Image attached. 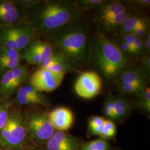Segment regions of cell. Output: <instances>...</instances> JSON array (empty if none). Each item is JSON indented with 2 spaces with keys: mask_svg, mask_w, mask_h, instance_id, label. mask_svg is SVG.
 <instances>
[{
  "mask_svg": "<svg viewBox=\"0 0 150 150\" xmlns=\"http://www.w3.org/2000/svg\"><path fill=\"white\" fill-rule=\"evenodd\" d=\"M27 68L20 64L0 77V101L11 100L21 86L29 80Z\"/></svg>",
  "mask_w": 150,
  "mask_h": 150,
  "instance_id": "8992f818",
  "label": "cell"
},
{
  "mask_svg": "<svg viewBox=\"0 0 150 150\" xmlns=\"http://www.w3.org/2000/svg\"><path fill=\"white\" fill-rule=\"evenodd\" d=\"M134 107V105L132 102L123 95L115 96V120L120 121L126 118L130 114Z\"/></svg>",
  "mask_w": 150,
  "mask_h": 150,
  "instance_id": "e0dca14e",
  "label": "cell"
},
{
  "mask_svg": "<svg viewBox=\"0 0 150 150\" xmlns=\"http://www.w3.org/2000/svg\"><path fill=\"white\" fill-rule=\"evenodd\" d=\"M28 23L36 32L49 35L59 29L76 23L82 10L70 1H26Z\"/></svg>",
  "mask_w": 150,
  "mask_h": 150,
  "instance_id": "6da1fadb",
  "label": "cell"
},
{
  "mask_svg": "<svg viewBox=\"0 0 150 150\" xmlns=\"http://www.w3.org/2000/svg\"><path fill=\"white\" fill-rule=\"evenodd\" d=\"M149 20H146L141 22L137 27H136L131 33L134 35L136 38H139L142 40L145 38L146 33L148 32V23Z\"/></svg>",
  "mask_w": 150,
  "mask_h": 150,
  "instance_id": "4dcf8cb0",
  "label": "cell"
},
{
  "mask_svg": "<svg viewBox=\"0 0 150 150\" xmlns=\"http://www.w3.org/2000/svg\"><path fill=\"white\" fill-rule=\"evenodd\" d=\"M139 105L146 112L150 113V87L146 86L145 91L139 96Z\"/></svg>",
  "mask_w": 150,
  "mask_h": 150,
  "instance_id": "f546056e",
  "label": "cell"
},
{
  "mask_svg": "<svg viewBox=\"0 0 150 150\" xmlns=\"http://www.w3.org/2000/svg\"><path fill=\"white\" fill-rule=\"evenodd\" d=\"M46 150H79L77 139L64 131H56L46 143Z\"/></svg>",
  "mask_w": 150,
  "mask_h": 150,
  "instance_id": "30bf717a",
  "label": "cell"
},
{
  "mask_svg": "<svg viewBox=\"0 0 150 150\" xmlns=\"http://www.w3.org/2000/svg\"><path fill=\"white\" fill-rule=\"evenodd\" d=\"M20 9L13 2L0 1V26L23 23Z\"/></svg>",
  "mask_w": 150,
  "mask_h": 150,
  "instance_id": "7c38bea8",
  "label": "cell"
},
{
  "mask_svg": "<svg viewBox=\"0 0 150 150\" xmlns=\"http://www.w3.org/2000/svg\"><path fill=\"white\" fill-rule=\"evenodd\" d=\"M21 51L10 48H0V77L21 64Z\"/></svg>",
  "mask_w": 150,
  "mask_h": 150,
  "instance_id": "4fadbf2b",
  "label": "cell"
},
{
  "mask_svg": "<svg viewBox=\"0 0 150 150\" xmlns=\"http://www.w3.org/2000/svg\"><path fill=\"white\" fill-rule=\"evenodd\" d=\"M52 45L76 69L86 66L90 59L88 28L75 23L48 35Z\"/></svg>",
  "mask_w": 150,
  "mask_h": 150,
  "instance_id": "7a4b0ae2",
  "label": "cell"
},
{
  "mask_svg": "<svg viewBox=\"0 0 150 150\" xmlns=\"http://www.w3.org/2000/svg\"><path fill=\"white\" fill-rule=\"evenodd\" d=\"M48 117L54 129L65 131L72 126L74 122V115L70 108L59 107L48 113Z\"/></svg>",
  "mask_w": 150,
  "mask_h": 150,
  "instance_id": "8fae6325",
  "label": "cell"
},
{
  "mask_svg": "<svg viewBox=\"0 0 150 150\" xmlns=\"http://www.w3.org/2000/svg\"><path fill=\"white\" fill-rule=\"evenodd\" d=\"M22 58L25 59L28 64L37 65L40 66L45 61L43 58L36 52L27 46L23 50Z\"/></svg>",
  "mask_w": 150,
  "mask_h": 150,
  "instance_id": "7402d4cb",
  "label": "cell"
},
{
  "mask_svg": "<svg viewBox=\"0 0 150 150\" xmlns=\"http://www.w3.org/2000/svg\"><path fill=\"white\" fill-rule=\"evenodd\" d=\"M14 106L12 100L0 101V130L7 123L11 109Z\"/></svg>",
  "mask_w": 150,
  "mask_h": 150,
  "instance_id": "44dd1931",
  "label": "cell"
},
{
  "mask_svg": "<svg viewBox=\"0 0 150 150\" xmlns=\"http://www.w3.org/2000/svg\"><path fill=\"white\" fill-rule=\"evenodd\" d=\"M127 4H131L132 6L141 9H148L150 7V0H134V1H127Z\"/></svg>",
  "mask_w": 150,
  "mask_h": 150,
  "instance_id": "836d02e7",
  "label": "cell"
},
{
  "mask_svg": "<svg viewBox=\"0 0 150 150\" xmlns=\"http://www.w3.org/2000/svg\"><path fill=\"white\" fill-rule=\"evenodd\" d=\"M109 147L107 141L103 139H98L83 144L80 150H108Z\"/></svg>",
  "mask_w": 150,
  "mask_h": 150,
  "instance_id": "603a6c76",
  "label": "cell"
},
{
  "mask_svg": "<svg viewBox=\"0 0 150 150\" xmlns=\"http://www.w3.org/2000/svg\"><path fill=\"white\" fill-rule=\"evenodd\" d=\"M102 87L101 76L93 71L81 73L74 85L76 93L84 99H91L97 96L101 93Z\"/></svg>",
  "mask_w": 150,
  "mask_h": 150,
  "instance_id": "52a82bcc",
  "label": "cell"
},
{
  "mask_svg": "<svg viewBox=\"0 0 150 150\" xmlns=\"http://www.w3.org/2000/svg\"><path fill=\"white\" fill-rule=\"evenodd\" d=\"M23 113L32 139L39 144H45L52 137L55 129L48 113L40 109H31Z\"/></svg>",
  "mask_w": 150,
  "mask_h": 150,
  "instance_id": "5b68a950",
  "label": "cell"
},
{
  "mask_svg": "<svg viewBox=\"0 0 150 150\" xmlns=\"http://www.w3.org/2000/svg\"><path fill=\"white\" fill-rule=\"evenodd\" d=\"M129 7L118 1H104L95 8L97 21H100L116 16L128 10Z\"/></svg>",
  "mask_w": 150,
  "mask_h": 150,
  "instance_id": "5bb4252c",
  "label": "cell"
},
{
  "mask_svg": "<svg viewBox=\"0 0 150 150\" xmlns=\"http://www.w3.org/2000/svg\"><path fill=\"white\" fill-rule=\"evenodd\" d=\"M147 55H149L150 51V33L149 31L143 39Z\"/></svg>",
  "mask_w": 150,
  "mask_h": 150,
  "instance_id": "e575fe53",
  "label": "cell"
},
{
  "mask_svg": "<svg viewBox=\"0 0 150 150\" xmlns=\"http://www.w3.org/2000/svg\"><path fill=\"white\" fill-rule=\"evenodd\" d=\"M115 96L108 95L105 100L103 103V115L109 118V120H115Z\"/></svg>",
  "mask_w": 150,
  "mask_h": 150,
  "instance_id": "d4e9b609",
  "label": "cell"
},
{
  "mask_svg": "<svg viewBox=\"0 0 150 150\" xmlns=\"http://www.w3.org/2000/svg\"><path fill=\"white\" fill-rule=\"evenodd\" d=\"M147 20L148 17L144 13H134L123 22L116 32L119 37L121 38L125 35L131 33L141 22Z\"/></svg>",
  "mask_w": 150,
  "mask_h": 150,
  "instance_id": "ac0fdd59",
  "label": "cell"
},
{
  "mask_svg": "<svg viewBox=\"0 0 150 150\" xmlns=\"http://www.w3.org/2000/svg\"><path fill=\"white\" fill-rule=\"evenodd\" d=\"M16 93H20L28 97L38 103V105H41L43 107H47L50 106V101L42 92L38 91L35 87L29 85H23L20 87Z\"/></svg>",
  "mask_w": 150,
  "mask_h": 150,
  "instance_id": "d6986e66",
  "label": "cell"
},
{
  "mask_svg": "<svg viewBox=\"0 0 150 150\" xmlns=\"http://www.w3.org/2000/svg\"><path fill=\"white\" fill-rule=\"evenodd\" d=\"M134 13L131 8L120 13L116 16L108 18L98 22L103 31L110 32H116L118 28L126 20Z\"/></svg>",
  "mask_w": 150,
  "mask_h": 150,
  "instance_id": "2e32d148",
  "label": "cell"
},
{
  "mask_svg": "<svg viewBox=\"0 0 150 150\" xmlns=\"http://www.w3.org/2000/svg\"><path fill=\"white\" fill-rule=\"evenodd\" d=\"M89 61L107 80L118 77L128 64L115 42L103 35H97L90 43Z\"/></svg>",
  "mask_w": 150,
  "mask_h": 150,
  "instance_id": "3957f363",
  "label": "cell"
},
{
  "mask_svg": "<svg viewBox=\"0 0 150 150\" xmlns=\"http://www.w3.org/2000/svg\"><path fill=\"white\" fill-rule=\"evenodd\" d=\"M105 119L101 116H92L88 120V129L92 134L100 135L102 131Z\"/></svg>",
  "mask_w": 150,
  "mask_h": 150,
  "instance_id": "cb8c5ba5",
  "label": "cell"
},
{
  "mask_svg": "<svg viewBox=\"0 0 150 150\" xmlns=\"http://www.w3.org/2000/svg\"><path fill=\"white\" fill-rule=\"evenodd\" d=\"M115 43L127 59L129 58H134L137 57L134 50L128 44L125 43L121 39L115 42Z\"/></svg>",
  "mask_w": 150,
  "mask_h": 150,
  "instance_id": "f1b7e54d",
  "label": "cell"
},
{
  "mask_svg": "<svg viewBox=\"0 0 150 150\" xmlns=\"http://www.w3.org/2000/svg\"><path fill=\"white\" fill-rule=\"evenodd\" d=\"M104 2V0H78L74 2L81 10H90L96 8Z\"/></svg>",
  "mask_w": 150,
  "mask_h": 150,
  "instance_id": "83f0119b",
  "label": "cell"
},
{
  "mask_svg": "<svg viewBox=\"0 0 150 150\" xmlns=\"http://www.w3.org/2000/svg\"><path fill=\"white\" fill-rule=\"evenodd\" d=\"M64 74L50 71L40 68L30 75V84L41 92H51L62 83Z\"/></svg>",
  "mask_w": 150,
  "mask_h": 150,
  "instance_id": "ba28073f",
  "label": "cell"
},
{
  "mask_svg": "<svg viewBox=\"0 0 150 150\" xmlns=\"http://www.w3.org/2000/svg\"><path fill=\"white\" fill-rule=\"evenodd\" d=\"M118 81L129 83L142 90H145L148 79L141 69L130 67H126L120 74Z\"/></svg>",
  "mask_w": 150,
  "mask_h": 150,
  "instance_id": "9a60e30c",
  "label": "cell"
},
{
  "mask_svg": "<svg viewBox=\"0 0 150 150\" xmlns=\"http://www.w3.org/2000/svg\"><path fill=\"white\" fill-rule=\"evenodd\" d=\"M15 42L17 48L21 51L35 40L36 32L27 23L1 26Z\"/></svg>",
  "mask_w": 150,
  "mask_h": 150,
  "instance_id": "9c48e42d",
  "label": "cell"
},
{
  "mask_svg": "<svg viewBox=\"0 0 150 150\" xmlns=\"http://www.w3.org/2000/svg\"><path fill=\"white\" fill-rule=\"evenodd\" d=\"M28 46L40 54L44 60L51 56L54 51L51 44L39 40H34Z\"/></svg>",
  "mask_w": 150,
  "mask_h": 150,
  "instance_id": "ffe728a7",
  "label": "cell"
},
{
  "mask_svg": "<svg viewBox=\"0 0 150 150\" xmlns=\"http://www.w3.org/2000/svg\"><path fill=\"white\" fill-rule=\"evenodd\" d=\"M141 70L144 72L147 79H150V55H145L141 59Z\"/></svg>",
  "mask_w": 150,
  "mask_h": 150,
  "instance_id": "d6a6232c",
  "label": "cell"
},
{
  "mask_svg": "<svg viewBox=\"0 0 150 150\" xmlns=\"http://www.w3.org/2000/svg\"><path fill=\"white\" fill-rule=\"evenodd\" d=\"M26 150H41L39 149L34 147H32V146H30L29 147H28Z\"/></svg>",
  "mask_w": 150,
  "mask_h": 150,
  "instance_id": "d590c367",
  "label": "cell"
},
{
  "mask_svg": "<svg viewBox=\"0 0 150 150\" xmlns=\"http://www.w3.org/2000/svg\"><path fill=\"white\" fill-rule=\"evenodd\" d=\"M133 47L134 49V52L137 56H144L145 55H147L143 40L135 37Z\"/></svg>",
  "mask_w": 150,
  "mask_h": 150,
  "instance_id": "1f68e13d",
  "label": "cell"
},
{
  "mask_svg": "<svg viewBox=\"0 0 150 150\" xmlns=\"http://www.w3.org/2000/svg\"><path fill=\"white\" fill-rule=\"evenodd\" d=\"M117 84L120 91L124 95H135L139 97L145 90H142L130 83L120 81H117Z\"/></svg>",
  "mask_w": 150,
  "mask_h": 150,
  "instance_id": "484cf974",
  "label": "cell"
},
{
  "mask_svg": "<svg viewBox=\"0 0 150 150\" xmlns=\"http://www.w3.org/2000/svg\"><path fill=\"white\" fill-rule=\"evenodd\" d=\"M14 106L5 126L0 130V148L3 150H26L32 139L23 113L20 108Z\"/></svg>",
  "mask_w": 150,
  "mask_h": 150,
  "instance_id": "277c9868",
  "label": "cell"
},
{
  "mask_svg": "<svg viewBox=\"0 0 150 150\" xmlns=\"http://www.w3.org/2000/svg\"><path fill=\"white\" fill-rule=\"evenodd\" d=\"M117 132L116 126L114 122L110 120H105V123L100 136L102 139H112Z\"/></svg>",
  "mask_w": 150,
  "mask_h": 150,
  "instance_id": "4316f807",
  "label": "cell"
},
{
  "mask_svg": "<svg viewBox=\"0 0 150 150\" xmlns=\"http://www.w3.org/2000/svg\"><path fill=\"white\" fill-rule=\"evenodd\" d=\"M0 150H2V149H1V148H0Z\"/></svg>",
  "mask_w": 150,
  "mask_h": 150,
  "instance_id": "8d00e7d4",
  "label": "cell"
}]
</instances>
